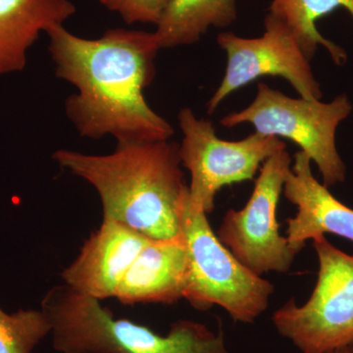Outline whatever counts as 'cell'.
I'll return each mask as SVG.
<instances>
[{
    "mask_svg": "<svg viewBox=\"0 0 353 353\" xmlns=\"http://www.w3.org/2000/svg\"><path fill=\"white\" fill-rule=\"evenodd\" d=\"M46 32L55 75L78 88L65 101V110L81 137L111 134L117 143L170 141L173 127L143 97L157 76L155 58L161 50L154 32L111 29L88 39L63 25Z\"/></svg>",
    "mask_w": 353,
    "mask_h": 353,
    "instance_id": "1",
    "label": "cell"
},
{
    "mask_svg": "<svg viewBox=\"0 0 353 353\" xmlns=\"http://www.w3.org/2000/svg\"><path fill=\"white\" fill-rule=\"evenodd\" d=\"M52 157L97 190L103 220L119 222L152 240L180 234L179 214L188 185L176 143H117L108 155L59 150Z\"/></svg>",
    "mask_w": 353,
    "mask_h": 353,
    "instance_id": "2",
    "label": "cell"
},
{
    "mask_svg": "<svg viewBox=\"0 0 353 353\" xmlns=\"http://www.w3.org/2000/svg\"><path fill=\"white\" fill-rule=\"evenodd\" d=\"M41 310L51 324L52 345L60 353H230L222 331L180 320L167 336L127 319H116L101 301L62 283L48 290Z\"/></svg>",
    "mask_w": 353,
    "mask_h": 353,
    "instance_id": "3",
    "label": "cell"
},
{
    "mask_svg": "<svg viewBox=\"0 0 353 353\" xmlns=\"http://www.w3.org/2000/svg\"><path fill=\"white\" fill-rule=\"evenodd\" d=\"M180 233L188 254L183 299L197 310L224 308L236 322L250 324L268 308L275 288L241 264L213 232L208 214L190 199L181 203Z\"/></svg>",
    "mask_w": 353,
    "mask_h": 353,
    "instance_id": "4",
    "label": "cell"
},
{
    "mask_svg": "<svg viewBox=\"0 0 353 353\" xmlns=\"http://www.w3.org/2000/svg\"><path fill=\"white\" fill-rule=\"evenodd\" d=\"M352 111L345 94L330 102L294 99L259 83L252 103L220 123L226 128L250 124L260 134L290 139L317 165L323 185L329 188L345 180L347 167L338 152L336 134Z\"/></svg>",
    "mask_w": 353,
    "mask_h": 353,
    "instance_id": "5",
    "label": "cell"
},
{
    "mask_svg": "<svg viewBox=\"0 0 353 353\" xmlns=\"http://www.w3.org/2000/svg\"><path fill=\"white\" fill-rule=\"evenodd\" d=\"M313 241L319 261L317 283L303 305L290 299L274 313L278 333L303 353H329L353 343V256Z\"/></svg>",
    "mask_w": 353,
    "mask_h": 353,
    "instance_id": "6",
    "label": "cell"
},
{
    "mask_svg": "<svg viewBox=\"0 0 353 353\" xmlns=\"http://www.w3.org/2000/svg\"><path fill=\"white\" fill-rule=\"evenodd\" d=\"M178 121L183 134L179 157L190 173V199L206 214L214 210L222 188L254 180L268 158L287 150L282 139L257 132L241 141L219 139L212 123L199 119L190 108H183Z\"/></svg>",
    "mask_w": 353,
    "mask_h": 353,
    "instance_id": "7",
    "label": "cell"
},
{
    "mask_svg": "<svg viewBox=\"0 0 353 353\" xmlns=\"http://www.w3.org/2000/svg\"><path fill=\"white\" fill-rule=\"evenodd\" d=\"M292 169L287 150L268 158L245 208L228 210L218 230L221 243L259 276L269 272L287 273L296 256L287 238L281 236L277 219L279 199Z\"/></svg>",
    "mask_w": 353,
    "mask_h": 353,
    "instance_id": "8",
    "label": "cell"
},
{
    "mask_svg": "<svg viewBox=\"0 0 353 353\" xmlns=\"http://www.w3.org/2000/svg\"><path fill=\"white\" fill-rule=\"evenodd\" d=\"M265 32L259 38H243L231 32H221L217 43L226 52L227 67L219 87L208 102V112H215L229 95L262 77L285 79L299 97L321 101L323 92L310 60L289 28L267 13Z\"/></svg>",
    "mask_w": 353,
    "mask_h": 353,
    "instance_id": "9",
    "label": "cell"
},
{
    "mask_svg": "<svg viewBox=\"0 0 353 353\" xmlns=\"http://www.w3.org/2000/svg\"><path fill=\"white\" fill-rule=\"evenodd\" d=\"M150 240L119 222L103 220L62 272L63 284L97 301L115 297L132 262Z\"/></svg>",
    "mask_w": 353,
    "mask_h": 353,
    "instance_id": "10",
    "label": "cell"
},
{
    "mask_svg": "<svg viewBox=\"0 0 353 353\" xmlns=\"http://www.w3.org/2000/svg\"><path fill=\"white\" fill-rule=\"evenodd\" d=\"M311 159L299 150L285 180V199L296 206L294 217L287 220V238L294 252H301L306 241L333 234L353 243V209L339 201L326 185L316 180Z\"/></svg>",
    "mask_w": 353,
    "mask_h": 353,
    "instance_id": "11",
    "label": "cell"
},
{
    "mask_svg": "<svg viewBox=\"0 0 353 353\" xmlns=\"http://www.w3.org/2000/svg\"><path fill=\"white\" fill-rule=\"evenodd\" d=\"M188 254L182 234L150 240L132 262L116 292L125 305L174 304L183 299Z\"/></svg>",
    "mask_w": 353,
    "mask_h": 353,
    "instance_id": "12",
    "label": "cell"
},
{
    "mask_svg": "<svg viewBox=\"0 0 353 353\" xmlns=\"http://www.w3.org/2000/svg\"><path fill=\"white\" fill-rule=\"evenodd\" d=\"M75 13L70 0H0V75L23 71L39 34Z\"/></svg>",
    "mask_w": 353,
    "mask_h": 353,
    "instance_id": "13",
    "label": "cell"
},
{
    "mask_svg": "<svg viewBox=\"0 0 353 353\" xmlns=\"http://www.w3.org/2000/svg\"><path fill=\"white\" fill-rule=\"evenodd\" d=\"M238 18L236 0H171L158 22L160 48L196 43L209 28H227Z\"/></svg>",
    "mask_w": 353,
    "mask_h": 353,
    "instance_id": "14",
    "label": "cell"
},
{
    "mask_svg": "<svg viewBox=\"0 0 353 353\" xmlns=\"http://www.w3.org/2000/svg\"><path fill=\"white\" fill-rule=\"evenodd\" d=\"M340 7L347 9L353 18V0H273L268 13L285 23L309 60L314 57L319 46H323L334 63L341 66L347 63V52L324 38L316 26L320 18Z\"/></svg>",
    "mask_w": 353,
    "mask_h": 353,
    "instance_id": "15",
    "label": "cell"
},
{
    "mask_svg": "<svg viewBox=\"0 0 353 353\" xmlns=\"http://www.w3.org/2000/svg\"><path fill=\"white\" fill-rule=\"evenodd\" d=\"M51 333V324L43 310L4 312L0 307V353H32Z\"/></svg>",
    "mask_w": 353,
    "mask_h": 353,
    "instance_id": "16",
    "label": "cell"
},
{
    "mask_svg": "<svg viewBox=\"0 0 353 353\" xmlns=\"http://www.w3.org/2000/svg\"><path fill=\"white\" fill-rule=\"evenodd\" d=\"M119 14L127 24L143 23L157 25L171 0H97Z\"/></svg>",
    "mask_w": 353,
    "mask_h": 353,
    "instance_id": "17",
    "label": "cell"
},
{
    "mask_svg": "<svg viewBox=\"0 0 353 353\" xmlns=\"http://www.w3.org/2000/svg\"><path fill=\"white\" fill-rule=\"evenodd\" d=\"M329 353H353V343L350 345H343L339 348H336L333 352Z\"/></svg>",
    "mask_w": 353,
    "mask_h": 353,
    "instance_id": "18",
    "label": "cell"
}]
</instances>
